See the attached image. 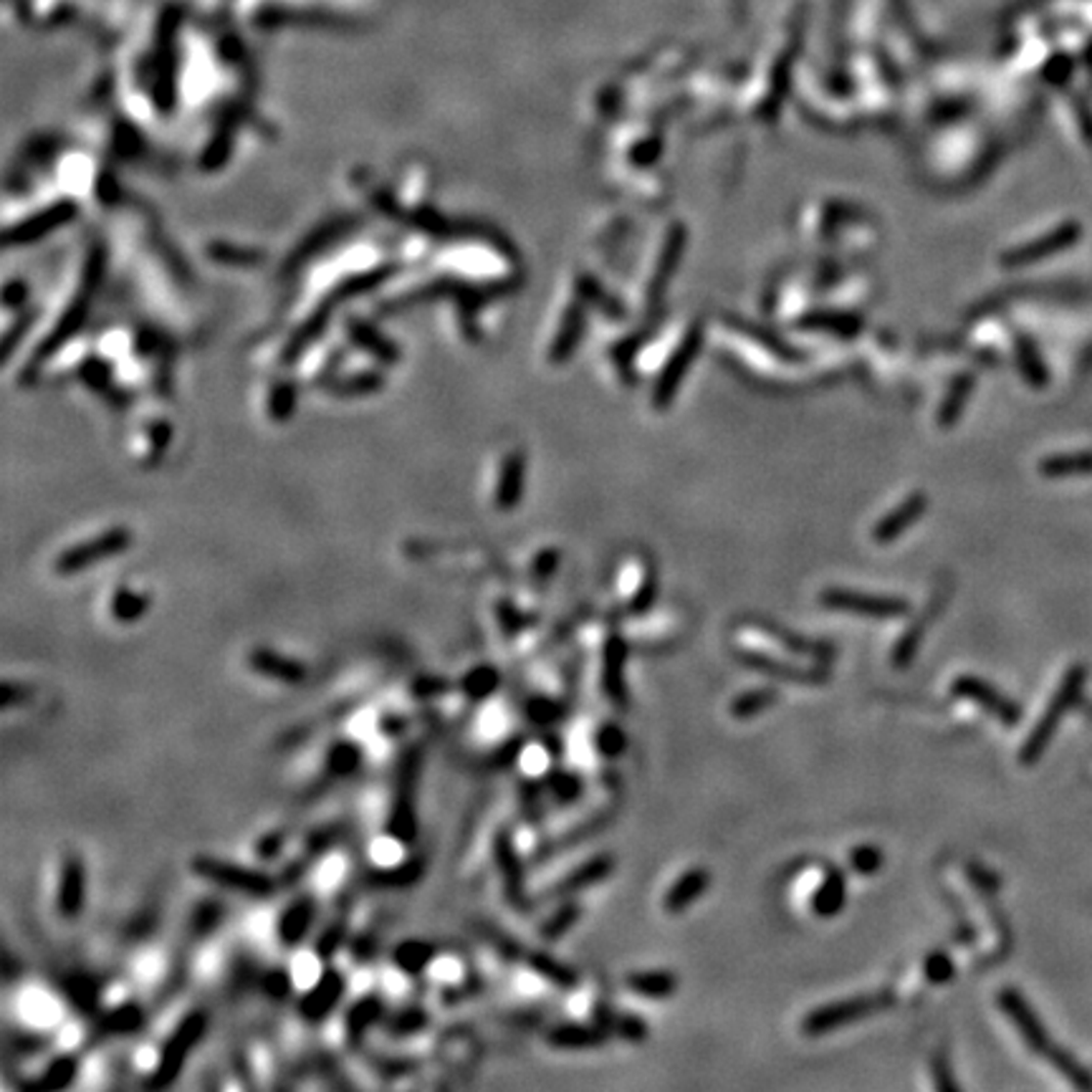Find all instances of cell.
<instances>
[{"mask_svg": "<svg viewBox=\"0 0 1092 1092\" xmlns=\"http://www.w3.org/2000/svg\"><path fill=\"white\" fill-rule=\"evenodd\" d=\"M544 787H546L544 792H549L554 797L556 805H574L582 797V792H585V784H582L580 776L564 769L549 771L546 779H544Z\"/></svg>", "mask_w": 1092, "mask_h": 1092, "instance_id": "8d00e7d4", "label": "cell"}, {"mask_svg": "<svg viewBox=\"0 0 1092 1092\" xmlns=\"http://www.w3.org/2000/svg\"><path fill=\"white\" fill-rule=\"evenodd\" d=\"M347 991V979L339 969H324L317 982L299 999V1017L306 1025H322L339 1009Z\"/></svg>", "mask_w": 1092, "mask_h": 1092, "instance_id": "ba28073f", "label": "cell"}, {"mask_svg": "<svg viewBox=\"0 0 1092 1092\" xmlns=\"http://www.w3.org/2000/svg\"><path fill=\"white\" fill-rule=\"evenodd\" d=\"M524 714L526 719H529V723H534V726L551 728L554 723H559V721L564 719V706L562 703L551 701V698L546 696H534L529 698V703H526Z\"/></svg>", "mask_w": 1092, "mask_h": 1092, "instance_id": "ab89813d", "label": "cell"}, {"mask_svg": "<svg viewBox=\"0 0 1092 1092\" xmlns=\"http://www.w3.org/2000/svg\"><path fill=\"white\" fill-rule=\"evenodd\" d=\"M996 1001H999L1001 1012L1007 1014V1020L1017 1026V1031L1022 1034L1026 1047L1039 1057L1050 1055L1055 1042L1050 1039V1034H1047L1044 1025L1039 1022L1037 1014H1034V1009H1031L1029 1004H1026L1025 996L1020 994V988L1004 986L999 991V999Z\"/></svg>", "mask_w": 1092, "mask_h": 1092, "instance_id": "9c48e42d", "label": "cell"}, {"mask_svg": "<svg viewBox=\"0 0 1092 1092\" xmlns=\"http://www.w3.org/2000/svg\"><path fill=\"white\" fill-rule=\"evenodd\" d=\"M893 1004V994L888 991H875V994H857L850 999H837L814 1009L802 1020V1031L807 1037H824L840 1026L854 1025V1022L867 1020L873 1014L885 1012Z\"/></svg>", "mask_w": 1092, "mask_h": 1092, "instance_id": "5b68a950", "label": "cell"}, {"mask_svg": "<svg viewBox=\"0 0 1092 1092\" xmlns=\"http://www.w3.org/2000/svg\"><path fill=\"white\" fill-rule=\"evenodd\" d=\"M625 666H628V642L620 634H612L604 642L602 653V688L604 696L610 698L617 708H625L630 703L628 683H625Z\"/></svg>", "mask_w": 1092, "mask_h": 1092, "instance_id": "5bb4252c", "label": "cell"}, {"mask_svg": "<svg viewBox=\"0 0 1092 1092\" xmlns=\"http://www.w3.org/2000/svg\"><path fill=\"white\" fill-rule=\"evenodd\" d=\"M526 964L531 966V971L534 974H539L542 979H546L549 983H554V986L559 988H574L577 986V974H574L572 969H569L567 964H562V961H556L554 956H549V953L544 951H531L526 953Z\"/></svg>", "mask_w": 1092, "mask_h": 1092, "instance_id": "4dcf8cb0", "label": "cell"}, {"mask_svg": "<svg viewBox=\"0 0 1092 1092\" xmlns=\"http://www.w3.org/2000/svg\"><path fill=\"white\" fill-rule=\"evenodd\" d=\"M223 916H226V908L218 900H210V897L208 900H200L196 905V910H193V916H190V934H193V939H208L215 928L220 926Z\"/></svg>", "mask_w": 1092, "mask_h": 1092, "instance_id": "f35d334b", "label": "cell"}, {"mask_svg": "<svg viewBox=\"0 0 1092 1092\" xmlns=\"http://www.w3.org/2000/svg\"><path fill=\"white\" fill-rule=\"evenodd\" d=\"M757 625L762 633L774 637L779 645H784L787 650H792V653L797 655H805V658H814V660H830L832 655H835V647L827 645V642L822 640H809V637H805V634L792 633V630L781 628V625L776 623H766V620H762V623Z\"/></svg>", "mask_w": 1092, "mask_h": 1092, "instance_id": "603a6c76", "label": "cell"}, {"mask_svg": "<svg viewBox=\"0 0 1092 1092\" xmlns=\"http://www.w3.org/2000/svg\"><path fill=\"white\" fill-rule=\"evenodd\" d=\"M145 1025V1009L135 1001H124L111 1012H105L94 1025V1039H109L119 1034H135Z\"/></svg>", "mask_w": 1092, "mask_h": 1092, "instance_id": "ffe728a7", "label": "cell"}, {"mask_svg": "<svg viewBox=\"0 0 1092 1092\" xmlns=\"http://www.w3.org/2000/svg\"><path fill=\"white\" fill-rule=\"evenodd\" d=\"M604 819H607V817H594V819H590V822L580 824V827H574V832H569V835L556 837L554 843L544 845V850H542V852H539V857H544V854H546V857H549V854L559 852V850L569 848V845H577V843H582V840H585V837H592V835H594V832H597V830H599V827H602V824H604Z\"/></svg>", "mask_w": 1092, "mask_h": 1092, "instance_id": "7dc6e473", "label": "cell"}, {"mask_svg": "<svg viewBox=\"0 0 1092 1092\" xmlns=\"http://www.w3.org/2000/svg\"><path fill=\"white\" fill-rule=\"evenodd\" d=\"M248 666L253 673L269 677V680H276V683L296 685L309 676L306 663L291 658V655L276 653V650H271V647H256V650L248 655Z\"/></svg>", "mask_w": 1092, "mask_h": 1092, "instance_id": "2e32d148", "label": "cell"}, {"mask_svg": "<svg viewBox=\"0 0 1092 1092\" xmlns=\"http://www.w3.org/2000/svg\"><path fill=\"white\" fill-rule=\"evenodd\" d=\"M1044 1060L1050 1062L1052 1068H1055L1065 1080L1072 1082L1074 1087H1080V1090H1092V1072L1082 1065L1080 1060H1074L1072 1052H1068L1065 1047L1055 1044L1050 1055L1044 1057Z\"/></svg>", "mask_w": 1092, "mask_h": 1092, "instance_id": "e575fe53", "label": "cell"}, {"mask_svg": "<svg viewBox=\"0 0 1092 1092\" xmlns=\"http://www.w3.org/2000/svg\"><path fill=\"white\" fill-rule=\"evenodd\" d=\"M422 762H425V749L420 744H410L408 749L400 751V759H397L385 824L387 837L397 845H410L417 835V787H420Z\"/></svg>", "mask_w": 1092, "mask_h": 1092, "instance_id": "6da1fadb", "label": "cell"}, {"mask_svg": "<svg viewBox=\"0 0 1092 1092\" xmlns=\"http://www.w3.org/2000/svg\"><path fill=\"white\" fill-rule=\"evenodd\" d=\"M459 688L470 703L489 701L496 690L501 688V673L496 671L494 666H489V663H486V666L470 668V671L460 677Z\"/></svg>", "mask_w": 1092, "mask_h": 1092, "instance_id": "83f0119b", "label": "cell"}, {"mask_svg": "<svg viewBox=\"0 0 1092 1092\" xmlns=\"http://www.w3.org/2000/svg\"><path fill=\"white\" fill-rule=\"evenodd\" d=\"M625 983L633 994L653 1001L671 999L677 991V977L673 971H634L625 979Z\"/></svg>", "mask_w": 1092, "mask_h": 1092, "instance_id": "cb8c5ba5", "label": "cell"}, {"mask_svg": "<svg viewBox=\"0 0 1092 1092\" xmlns=\"http://www.w3.org/2000/svg\"><path fill=\"white\" fill-rule=\"evenodd\" d=\"M190 867L205 883L215 885L220 891L239 893V895L250 897V900H269L279 891V883L269 873L240 865V862L213 857V854H197V857H193Z\"/></svg>", "mask_w": 1092, "mask_h": 1092, "instance_id": "277c9868", "label": "cell"}, {"mask_svg": "<svg viewBox=\"0 0 1092 1092\" xmlns=\"http://www.w3.org/2000/svg\"><path fill=\"white\" fill-rule=\"evenodd\" d=\"M923 506H926L923 499L905 501L903 506L897 508V511H893L891 516H885V519L880 521L878 529H875V539H878V542H893V539L900 537V534H903V531L908 529L918 516H921Z\"/></svg>", "mask_w": 1092, "mask_h": 1092, "instance_id": "1f68e13d", "label": "cell"}, {"mask_svg": "<svg viewBox=\"0 0 1092 1092\" xmlns=\"http://www.w3.org/2000/svg\"><path fill=\"white\" fill-rule=\"evenodd\" d=\"M374 951H377V939H374L372 934L360 936V939L352 943V958L357 961V964H367V961H372Z\"/></svg>", "mask_w": 1092, "mask_h": 1092, "instance_id": "db71d44e", "label": "cell"}, {"mask_svg": "<svg viewBox=\"0 0 1092 1092\" xmlns=\"http://www.w3.org/2000/svg\"><path fill=\"white\" fill-rule=\"evenodd\" d=\"M433 958H435V946H430V943H425V940L420 939L403 940V943H397L395 951H392V961H395V966L403 971V974H408V977H417V974H422L427 966L433 964Z\"/></svg>", "mask_w": 1092, "mask_h": 1092, "instance_id": "4316f807", "label": "cell"}, {"mask_svg": "<svg viewBox=\"0 0 1092 1092\" xmlns=\"http://www.w3.org/2000/svg\"><path fill=\"white\" fill-rule=\"evenodd\" d=\"M284 843H286V835H284V832H269V835H263L261 840H258L256 854L261 857V860H274L276 854L284 850Z\"/></svg>", "mask_w": 1092, "mask_h": 1092, "instance_id": "816d5d0a", "label": "cell"}, {"mask_svg": "<svg viewBox=\"0 0 1092 1092\" xmlns=\"http://www.w3.org/2000/svg\"><path fill=\"white\" fill-rule=\"evenodd\" d=\"M848 862L854 875L870 878V875H878L883 870L885 854L878 845H857L854 850H850Z\"/></svg>", "mask_w": 1092, "mask_h": 1092, "instance_id": "b9f144b4", "label": "cell"}, {"mask_svg": "<svg viewBox=\"0 0 1092 1092\" xmlns=\"http://www.w3.org/2000/svg\"><path fill=\"white\" fill-rule=\"evenodd\" d=\"M208 1022L210 1020L205 1009H193V1012L185 1014L183 1020L177 1022L175 1029L167 1034L162 1047H159L154 1070L147 1077V1087H170L180 1077L193 1050L208 1034Z\"/></svg>", "mask_w": 1092, "mask_h": 1092, "instance_id": "3957f363", "label": "cell"}, {"mask_svg": "<svg viewBox=\"0 0 1092 1092\" xmlns=\"http://www.w3.org/2000/svg\"><path fill=\"white\" fill-rule=\"evenodd\" d=\"M951 693L956 698H966V701L982 706L986 714L999 719L1004 726H1017V723L1022 721L1020 703L1007 698L1004 693H999V690H996L991 683H986L983 677L958 676L951 685Z\"/></svg>", "mask_w": 1092, "mask_h": 1092, "instance_id": "30bf717a", "label": "cell"}, {"mask_svg": "<svg viewBox=\"0 0 1092 1092\" xmlns=\"http://www.w3.org/2000/svg\"><path fill=\"white\" fill-rule=\"evenodd\" d=\"M711 880L714 878H711V873H708L706 867H690V870H685V873L671 885V891L666 893V897H663V908H666V913L677 916V913L688 910L690 905L696 903L698 897L706 895V891L711 888Z\"/></svg>", "mask_w": 1092, "mask_h": 1092, "instance_id": "e0dca14e", "label": "cell"}, {"mask_svg": "<svg viewBox=\"0 0 1092 1092\" xmlns=\"http://www.w3.org/2000/svg\"><path fill=\"white\" fill-rule=\"evenodd\" d=\"M263 994H269L271 999L284 1001L291 994V974L286 969H271L263 974L261 979Z\"/></svg>", "mask_w": 1092, "mask_h": 1092, "instance_id": "c3c4849f", "label": "cell"}, {"mask_svg": "<svg viewBox=\"0 0 1092 1092\" xmlns=\"http://www.w3.org/2000/svg\"><path fill=\"white\" fill-rule=\"evenodd\" d=\"M733 658L739 660L741 666L751 668L754 673L769 676L774 680H789V683H824L827 680V671L824 668H805L797 663H787L779 660L769 653H759V650H746L739 647Z\"/></svg>", "mask_w": 1092, "mask_h": 1092, "instance_id": "8fae6325", "label": "cell"}, {"mask_svg": "<svg viewBox=\"0 0 1092 1092\" xmlns=\"http://www.w3.org/2000/svg\"><path fill=\"white\" fill-rule=\"evenodd\" d=\"M362 762H365V754H362L360 744H354V741H336L327 751L324 766H327V776L329 779H347V776H352L354 771L360 769Z\"/></svg>", "mask_w": 1092, "mask_h": 1092, "instance_id": "f1b7e54d", "label": "cell"}, {"mask_svg": "<svg viewBox=\"0 0 1092 1092\" xmlns=\"http://www.w3.org/2000/svg\"><path fill=\"white\" fill-rule=\"evenodd\" d=\"M819 602H822L824 610L870 617V620H900L910 612V602L903 597L850 592V590H827V592H822Z\"/></svg>", "mask_w": 1092, "mask_h": 1092, "instance_id": "8992f818", "label": "cell"}, {"mask_svg": "<svg viewBox=\"0 0 1092 1092\" xmlns=\"http://www.w3.org/2000/svg\"><path fill=\"white\" fill-rule=\"evenodd\" d=\"M934 1085L936 1090H958V1085L951 1077V1065H948V1060L943 1055H939L934 1060Z\"/></svg>", "mask_w": 1092, "mask_h": 1092, "instance_id": "f5cc1de1", "label": "cell"}, {"mask_svg": "<svg viewBox=\"0 0 1092 1092\" xmlns=\"http://www.w3.org/2000/svg\"><path fill=\"white\" fill-rule=\"evenodd\" d=\"M582 918V905L577 900H564L559 908L551 913L546 921L539 926V939L542 940H559L562 936H567L574 928V923Z\"/></svg>", "mask_w": 1092, "mask_h": 1092, "instance_id": "d590c367", "label": "cell"}, {"mask_svg": "<svg viewBox=\"0 0 1092 1092\" xmlns=\"http://www.w3.org/2000/svg\"><path fill=\"white\" fill-rule=\"evenodd\" d=\"M1085 680H1087V668L1082 666V663L1070 666L1068 673L1062 676L1055 696H1052V701L1047 703V708H1044L1042 719L1037 721V726L1031 728V733L1025 739V744H1022L1020 762L1025 764V766H1031V764H1037L1039 759H1042V754L1047 751L1050 741L1055 739L1062 719L1068 716V711L1074 706V703L1080 701Z\"/></svg>", "mask_w": 1092, "mask_h": 1092, "instance_id": "7a4b0ae2", "label": "cell"}, {"mask_svg": "<svg viewBox=\"0 0 1092 1092\" xmlns=\"http://www.w3.org/2000/svg\"><path fill=\"white\" fill-rule=\"evenodd\" d=\"M499 620H501V630L506 634H519L521 630H526V625H529V617L521 615L516 607H513L511 602H501L499 604Z\"/></svg>", "mask_w": 1092, "mask_h": 1092, "instance_id": "681fc988", "label": "cell"}, {"mask_svg": "<svg viewBox=\"0 0 1092 1092\" xmlns=\"http://www.w3.org/2000/svg\"><path fill=\"white\" fill-rule=\"evenodd\" d=\"M494 862L499 867V878L503 883L506 900L519 910L529 913L531 900L526 895V870L519 850L513 845V837L508 830H499L494 837Z\"/></svg>", "mask_w": 1092, "mask_h": 1092, "instance_id": "52a82bcc", "label": "cell"}, {"mask_svg": "<svg viewBox=\"0 0 1092 1092\" xmlns=\"http://www.w3.org/2000/svg\"><path fill=\"white\" fill-rule=\"evenodd\" d=\"M939 612H940V602L928 604V610L923 612V615L918 617L916 623L910 625L903 634H900V640H897L895 650H893V663H895V668H905L913 663L918 647H921L923 637H926L928 633V625L934 623Z\"/></svg>", "mask_w": 1092, "mask_h": 1092, "instance_id": "484cf974", "label": "cell"}, {"mask_svg": "<svg viewBox=\"0 0 1092 1092\" xmlns=\"http://www.w3.org/2000/svg\"><path fill=\"white\" fill-rule=\"evenodd\" d=\"M779 701V690L776 688H754L746 690L741 696L733 698L731 703V716L739 721H749L762 716L764 711H769L774 703Z\"/></svg>", "mask_w": 1092, "mask_h": 1092, "instance_id": "836d02e7", "label": "cell"}, {"mask_svg": "<svg viewBox=\"0 0 1092 1092\" xmlns=\"http://www.w3.org/2000/svg\"><path fill=\"white\" fill-rule=\"evenodd\" d=\"M147 597L145 594H137V592H129V590H119V592L114 594V599H111V617H114L116 623H137L142 615L147 612Z\"/></svg>", "mask_w": 1092, "mask_h": 1092, "instance_id": "60d3db41", "label": "cell"}, {"mask_svg": "<svg viewBox=\"0 0 1092 1092\" xmlns=\"http://www.w3.org/2000/svg\"><path fill=\"white\" fill-rule=\"evenodd\" d=\"M76 1074H79V1060L71 1055H59L43 1068L41 1077L33 1082V1087L36 1090H62V1087H68L76 1080Z\"/></svg>", "mask_w": 1092, "mask_h": 1092, "instance_id": "d6a6232c", "label": "cell"}, {"mask_svg": "<svg viewBox=\"0 0 1092 1092\" xmlns=\"http://www.w3.org/2000/svg\"><path fill=\"white\" fill-rule=\"evenodd\" d=\"M385 1017V999L379 994H365L362 999L354 1001L352 1007L347 1009V1017H344V1031H347L349 1042H360L367 1031L377 1026Z\"/></svg>", "mask_w": 1092, "mask_h": 1092, "instance_id": "ac0fdd59", "label": "cell"}, {"mask_svg": "<svg viewBox=\"0 0 1092 1092\" xmlns=\"http://www.w3.org/2000/svg\"><path fill=\"white\" fill-rule=\"evenodd\" d=\"M594 746H597L599 757L604 759L623 757L625 749H628V733L617 723H602L599 731L594 733Z\"/></svg>", "mask_w": 1092, "mask_h": 1092, "instance_id": "ee69618b", "label": "cell"}, {"mask_svg": "<svg viewBox=\"0 0 1092 1092\" xmlns=\"http://www.w3.org/2000/svg\"><path fill=\"white\" fill-rule=\"evenodd\" d=\"M317 900L314 895H299L293 897L291 903L284 908V913L276 921V939L279 943L286 948L301 946L309 934H312L314 923H317Z\"/></svg>", "mask_w": 1092, "mask_h": 1092, "instance_id": "4fadbf2b", "label": "cell"}, {"mask_svg": "<svg viewBox=\"0 0 1092 1092\" xmlns=\"http://www.w3.org/2000/svg\"><path fill=\"white\" fill-rule=\"evenodd\" d=\"M427 1022H430V1014H427V1009L410 1007V1009H403V1012L392 1014L385 1026H387V1031H390L392 1037H410V1034H415V1031L425 1029Z\"/></svg>", "mask_w": 1092, "mask_h": 1092, "instance_id": "7bdbcfd3", "label": "cell"}, {"mask_svg": "<svg viewBox=\"0 0 1092 1092\" xmlns=\"http://www.w3.org/2000/svg\"><path fill=\"white\" fill-rule=\"evenodd\" d=\"M64 994L68 996L73 1007L94 1009L97 1007V983L86 977H68L64 982Z\"/></svg>", "mask_w": 1092, "mask_h": 1092, "instance_id": "bcb514c9", "label": "cell"}, {"mask_svg": "<svg viewBox=\"0 0 1092 1092\" xmlns=\"http://www.w3.org/2000/svg\"><path fill=\"white\" fill-rule=\"evenodd\" d=\"M953 977H956V964H953V958L948 956V953L943 951L928 953L926 961H923V979H926L928 983L943 986V983L951 982Z\"/></svg>", "mask_w": 1092, "mask_h": 1092, "instance_id": "f6af8a7d", "label": "cell"}, {"mask_svg": "<svg viewBox=\"0 0 1092 1092\" xmlns=\"http://www.w3.org/2000/svg\"><path fill=\"white\" fill-rule=\"evenodd\" d=\"M655 594H658V590H655V580H653V577H645V580H642V585H640V590H637V594L630 599L628 615H645V612L653 607Z\"/></svg>", "mask_w": 1092, "mask_h": 1092, "instance_id": "f907efd6", "label": "cell"}, {"mask_svg": "<svg viewBox=\"0 0 1092 1092\" xmlns=\"http://www.w3.org/2000/svg\"><path fill=\"white\" fill-rule=\"evenodd\" d=\"M425 873V860L422 857H408L405 862L395 867H377L370 873L367 883L372 888H385V891H405L410 885H415L417 880Z\"/></svg>", "mask_w": 1092, "mask_h": 1092, "instance_id": "d4e9b609", "label": "cell"}, {"mask_svg": "<svg viewBox=\"0 0 1092 1092\" xmlns=\"http://www.w3.org/2000/svg\"><path fill=\"white\" fill-rule=\"evenodd\" d=\"M347 934H349V921L342 910V913H339L334 921L327 923L322 934H319L317 943H314V956H317L319 961H329V958L344 946Z\"/></svg>", "mask_w": 1092, "mask_h": 1092, "instance_id": "74e56055", "label": "cell"}, {"mask_svg": "<svg viewBox=\"0 0 1092 1092\" xmlns=\"http://www.w3.org/2000/svg\"><path fill=\"white\" fill-rule=\"evenodd\" d=\"M594 1020H597L599 1026L610 1031V1034L628 1039V1042H642V1039H647V1025L640 1017H634V1014H615V1009L610 1007H597Z\"/></svg>", "mask_w": 1092, "mask_h": 1092, "instance_id": "f546056e", "label": "cell"}, {"mask_svg": "<svg viewBox=\"0 0 1092 1092\" xmlns=\"http://www.w3.org/2000/svg\"><path fill=\"white\" fill-rule=\"evenodd\" d=\"M612 867H615L612 854H594V857H590L587 862L574 867L572 873L556 880V883L549 888V893H546V897L564 900V897L574 895V893L587 891V888L602 883L604 878H610Z\"/></svg>", "mask_w": 1092, "mask_h": 1092, "instance_id": "9a60e30c", "label": "cell"}, {"mask_svg": "<svg viewBox=\"0 0 1092 1092\" xmlns=\"http://www.w3.org/2000/svg\"><path fill=\"white\" fill-rule=\"evenodd\" d=\"M610 1039V1031L594 1025H556L546 1031V1042L556 1050H592Z\"/></svg>", "mask_w": 1092, "mask_h": 1092, "instance_id": "d6986e66", "label": "cell"}, {"mask_svg": "<svg viewBox=\"0 0 1092 1092\" xmlns=\"http://www.w3.org/2000/svg\"><path fill=\"white\" fill-rule=\"evenodd\" d=\"M124 544H127L124 534H109V537H105V539H97V542H92V544H84V546H79V549L66 551V554L59 559V572H62V574L81 572V569H86L89 564L97 562V559H105V556H109V554H114V551L124 549Z\"/></svg>", "mask_w": 1092, "mask_h": 1092, "instance_id": "7402d4cb", "label": "cell"}, {"mask_svg": "<svg viewBox=\"0 0 1092 1092\" xmlns=\"http://www.w3.org/2000/svg\"><path fill=\"white\" fill-rule=\"evenodd\" d=\"M845 903H848V883L845 875L830 867L824 875L822 883L817 885V891L811 895V913L817 918H835L843 913Z\"/></svg>", "mask_w": 1092, "mask_h": 1092, "instance_id": "44dd1931", "label": "cell"}, {"mask_svg": "<svg viewBox=\"0 0 1092 1092\" xmlns=\"http://www.w3.org/2000/svg\"><path fill=\"white\" fill-rule=\"evenodd\" d=\"M86 905V865L79 854L68 852L62 862L59 888H56V910L59 916L73 921L84 913Z\"/></svg>", "mask_w": 1092, "mask_h": 1092, "instance_id": "7c38bea8", "label": "cell"}]
</instances>
